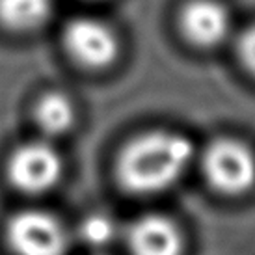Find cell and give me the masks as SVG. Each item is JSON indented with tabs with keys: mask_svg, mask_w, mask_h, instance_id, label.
Listing matches in <instances>:
<instances>
[{
	"mask_svg": "<svg viewBox=\"0 0 255 255\" xmlns=\"http://www.w3.org/2000/svg\"><path fill=\"white\" fill-rule=\"evenodd\" d=\"M188 136L170 130L140 134L123 147L118 158V181L130 194L149 196L171 188L194 158Z\"/></svg>",
	"mask_w": 255,
	"mask_h": 255,
	"instance_id": "1",
	"label": "cell"
},
{
	"mask_svg": "<svg viewBox=\"0 0 255 255\" xmlns=\"http://www.w3.org/2000/svg\"><path fill=\"white\" fill-rule=\"evenodd\" d=\"M6 237L17 255H65L69 235L64 224L50 213L30 209L7 222Z\"/></svg>",
	"mask_w": 255,
	"mask_h": 255,
	"instance_id": "2",
	"label": "cell"
},
{
	"mask_svg": "<svg viewBox=\"0 0 255 255\" xmlns=\"http://www.w3.org/2000/svg\"><path fill=\"white\" fill-rule=\"evenodd\" d=\"M64 47L73 62L86 69H107L121 50L116 30L95 17H77L65 24Z\"/></svg>",
	"mask_w": 255,
	"mask_h": 255,
	"instance_id": "3",
	"label": "cell"
},
{
	"mask_svg": "<svg viewBox=\"0 0 255 255\" xmlns=\"http://www.w3.org/2000/svg\"><path fill=\"white\" fill-rule=\"evenodd\" d=\"M203 173L218 192L239 196L248 192L255 183V156L237 140H216L203 155Z\"/></svg>",
	"mask_w": 255,
	"mask_h": 255,
	"instance_id": "4",
	"label": "cell"
},
{
	"mask_svg": "<svg viewBox=\"0 0 255 255\" xmlns=\"http://www.w3.org/2000/svg\"><path fill=\"white\" fill-rule=\"evenodd\" d=\"M62 156L47 142H28L15 149L7 164V175L17 190L43 194L62 177Z\"/></svg>",
	"mask_w": 255,
	"mask_h": 255,
	"instance_id": "5",
	"label": "cell"
},
{
	"mask_svg": "<svg viewBox=\"0 0 255 255\" xmlns=\"http://www.w3.org/2000/svg\"><path fill=\"white\" fill-rule=\"evenodd\" d=\"M186 41L199 49L218 47L231 32V15L218 0H190L179 17Z\"/></svg>",
	"mask_w": 255,
	"mask_h": 255,
	"instance_id": "6",
	"label": "cell"
},
{
	"mask_svg": "<svg viewBox=\"0 0 255 255\" xmlns=\"http://www.w3.org/2000/svg\"><path fill=\"white\" fill-rule=\"evenodd\" d=\"M132 255H181L183 235L175 222L162 214H145L134 220L127 231Z\"/></svg>",
	"mask_w": 255,
	"mask_h": 255,
	"instance_id": "7",
	"label": "cell"
},
{
	"mask_svg": "<svg viewBox=\"0 0 255 255\" xmlns=\"http://www.w3.org/2000/svg\"><path fill=\"white\" fill-rule=\"evenodd\" d=\"M52 13V0H0V24L11 32H32Z\"/></svg>",
	"mask_w": 255,
	"mask_h": 255,
	"instance_id": "8",
	"label": "cell"
},
{
	"mask_svg": "<svg viewBox=\"0 0 255 255\" xmlns=\"http://www.w3.org/2000/svg\"><path fill=\"white\" fill-rule=\"evenodd\" d=\"M34 116L43 134L62 136L75 123V107L67 95L60 92H50L45 93L37 101Z\"/></svg>",
	"mask_w": 255,
	"mask_h": 255,
	"instance_id": "9",
	"label": "cell"
},
{
	"mask_svg": "<svg viewBox=\"0 0 255 255\" xmlns=\"http://www.w3.org/2000/svg\"><path fill=\"white\" fill-rule=\"evenodd\" d=\"M118 235V227L108 214H90L80 224V239L92 248H105L112 244Z\"/></svg>",
	"mask_w": 255,
	"mask_h": 255,
	"instance_id": "10",
	"label": "cell"
},
{
	"mask_svg": "<svg viewBox=\"0 0 255 255\" xmlns=\"http://www.w3.org/2000/svg\"><path fill=\"white\" fill-rule=\"evenodd\" d=\"M239 56L242 64L255 75V26L248 28L239 41Z\"/></svg>",
	"mask_w": 255,
	"mask_h": 255,
	"instance_id": "11",
	"label": "cell"
}]
</instances>
